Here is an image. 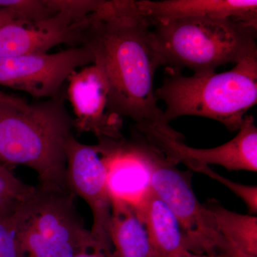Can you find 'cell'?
<instances>
[{
	"label": "cell",
	"instance_id": "cell-2",
	"mask_svg": "<svg viewBox=\"0 0 257 257\" xmlns=\"http://www.w3.org/2000/svg\"><path fill=\"white\" fill-rule=\"evenodd\" d=\"M66 100L62 89L55 97L29 104L25 109L0 102V164L29 167L43 188L70 190L66 145L74 121Z\"/></svg>",
	"mask_w": 257,
	"mask_h": 257
},
{
	"label": "cell",
	"instance_id": "cell-9",
	"mask_svg": "<svg viewBox=\"0 0 257 257\" xmlns=\"http://www.w3.org/2000/svg\"><path fill=\"white\" fill-rule=\"evenodd\" d=\"M92 64V53L84 46L71 47L57 53L2 58L0 85L49 99L60 94L64 82L77 69Z\"/></svg>",
	"mask_w": 257,
	"mask_h": 257
},
{
	"label": "cell",
	"instance_id": "cell-21",
	"mask_svg": "<svg viewBox=\"0 0 257 257\" xmlns=\"http://www.w3.org/2000/svg\"><path fill=\"white\" fill-rule=\"evenodd\" d=\"M0 102L13 104V105L22 108V109H25L29 106L28 103L23 98L10 95L1 90H0Z\"/></svg>",
	"mask_w": 257,
	"mask_h": 257
},
{
	"label": "cell",
	"instance_id": "cell-24",
	"mask_svg": "<svg viewBox=\"0 0 257 257\" xmlns=\"http://www.w3.org/2000/svg\"><path fill=\"white\" fill-rule=\"evenodd\" d=\"M13 22L16 21L11 12L6 8L0 7V29Z\"/></svg>",
	"mask_w": 257,
	"mask_h": 257
},
{
	"label": "cell",
	"instance_id": "cell-6",
	"mask_svg": "<svg viewBox=\"0 0 257 257\" xmlns=\"http://www.w3.org/2000/svg\"><path fill=\"white\" fill-rule=\"evenodd\" d=\"M130 145L148 171L150 187L178 220L188 251L196 254L220 253L224 239L207 208L196 197L191 174L179 170L144 138Z\"/></svg>",
	"mask_w": 257,
	"mask_h": 257
},
{
	"label": "cell",
	"instance_id": "cell-5",
	"mask_svg": "<svg viewBox=\"0 0 257 257\" xmlns=\"http://www.w3.org/2000/svg\"><path fill=\"white\" fill-rule=\"evenodd\" d=\"M70 190L36 187L13 212L23 257H74L97 248Z\"/></svg>",
	"mask_w": 257,
	"mask_h": 257
},
{
	"label": "cell",
	"instance_id": "cell-1",
	"mask_svg": "<svg viewBox=\"0 0 257 257\" xmlns=\"http://www.w3.org/2000/svg\"><path fill=\"white\" fill-rule=\"evenodd\" d=\"M150 21L135 0L100 1L83 32L108 87L111 111L133 120L139 132L174 133L155 96L154 79L164 66Z\"/></svg>",
	"mask_w": 257,
	"mask_h": 257
},
{
	"label": "cell",
	"instance_id": "cell-23",
	"mask_svg": "<svg viewBox=\"0 0 257 257\" xmlns=\"http://www.w3.org/2000/svg\"><path fill=\"white\" fill-rule=\"evenodd\" d=\"M221 253L224 257H253L240 251L237 248L226 241Z\"/></svg>",
	"mask_w": 257,
	"mask_h": 257
},
{
	"label": "cell",
	"instance_id": "cell-25",
	"mask_svg": "<svg viewBox=\"0 0 257 257\" xmlns=\"http://www.w3.org/2000/svg\"><path fill=\"white\" fill-rule=\"evenodd\" d=\"M179 257H224L221 253H216V254H196V253L190 252V251H186L183 254Z\"/></svg>",
	"mask_w": 257,
	"mask_h": 257
},
{
	"label": "cell",
	"instance_id": "cell-20",
	"mask_svg": "<svg viewBox=\"0 0 257 257\" xmlns=\"http://www.w3.org/2000/svg\"><path fill=\"white\" fill-rule=\"evenodd\" d=\"M15 209H0V257H23L13 219Z\"/></svg>",
	"mask_w": 257,
	"mask_h": 257
},
{
	"label": "cell",
	"instance_id": "cell-15",
	"mask_svg": "<svg viewBox=\"0 0 257 257\" xmlns=\"http://www.w3.org/2000/svg\"><path fill=\"white\" fill-rule=\"evenodd\" d=\"M110 239L116 257H155L145 225L132 206L111 203Z\"/></svg>",
	"mask_w": 257,
	"mask_h": 257
},
{
	"label": "cell",
	"instance_id": "cell-22",
	"mask_svg": "<svg viewBox=\"0 0 257 257\" xmlns=\"http://www.w3.org/2000/svg\"><path fill=\"white\" fill-rule=\"evenodd\" d=\"M74 257H116L113 251H105L99 248H91L87 251H82Z\"/></svg>",
	"mask_w": 257,
	"mask_h": 257
},
{
	"label": "cell",
	"instance_id": "cell-14",
	"mask_svg": "<svg viewBox=\"0 0 257 257\" xmlns=\"http://www.w3.org/2000/svg\"><path fill=\"white\" fill-rule=\"evenodd\" d=\"M155 257H179L188 251L178 220L150 187L135 206Z\"/></svg>",
	"mask_w": 257,
	"mask_h": 257
},
{
	"label": "cell",
	"instance_id": "cell-16",
	"mask_svg": "<svg viewBox=\"0 0 257 257\" xmlns=\"http://www.w3.org/2000/svg\"><path fill=\"white\" fill-rule=\"evenodd\" d=\"M219 234L240 251L257 257V218L226 209L215 200L204 204Z\"/></svg>",
	"mask_w": 257,
	"mask_h": 257
},
{
	"label": "cell",
	"instance_id": "cell-8",
	"mask_svg": "<svg viewBox=\"0 0 257 257\" xmlns=\"http://www.w3.org/2000/svg\"><path fill=\"white\" fill-rule=\"evenodd\" d=\"M59 13L35 23L13 22L0 29V59L48 53L66 44L81 46L91 15L74 1L56 0Z\"/></svg>",
	"mask_w": 257,
	"mask_h": 257
},
{
	"label": "cell",
	"instance_id": "cell-3",
	"mask_svg": "<svg viewBox=\"0 0 257 257\" xmlns=\"http://www.w3.org/2000/svg\"><path fill=\"white\" fill-rule=\"evenodd\" d=\"M162 85L155 89L163 101L166 121L183 116L216 120L231 132L239 130L248 109L257 102V53L222 73L184 76L180 71L166 69Z\"/></svg>",
	"mask_w": 257,
	"mask_h": 257
},
{
	"label": "cell",
	"instance_id": "cell-11",
	"mask_svg": "<svg viewBox=\"0 0 257 257\" xmlns=\"http://www.w3.org/2000/svg\"><path fill=\"white\" fill-rule=\"evenodd\" d=\"M67 81L66 95L74 111V128L94 133L99 140H121L122 118L109 107L107 85L97 67L92 64L76 71Z\"/></svg>",
	"mask_w": 257,
	"mask_h": 257
},
{
	"label": "cell",
	"instance_id": "cell-18",
	"mask_svg": "<svg viewBox=\"0 0 257 257\" xmlns=\"http://www.w3.org/2000/svg\"><path fill=\"white\" fill-rule=\"evenodd\" d=\"M35 190L36 187L18 179L8 166L0 164V209H15Z\"/></svg>",
	"mask_w": 257,
	"mask_h": 257
},
{
	"label": "cell",
	"instance_id": "cell-4",
	"mask_svg": "<svg viewBox=\"0 0 257 257\" xmlns=\"http://www.w3.org/2000/svg\"><path fill=\"white\" fill-rule=\"evenodd\" d=\"M157 50L167 68L216 72L257 53V25L231 18H195L154 25Z\"/></svg>",
	"mask_w": 257,
	"mask_h": 257
},
{
	"label": "cell",
	"instance_id": "cell-19",
	"mask_svg": "<svg viewBox=\"0 0 257 257\" xmlns=\"http://www.w3.org/2000/svg\"><path fill=\"white\" fill-rule=\"evenodd\" d=\"M186 166L190 170L204 174L210 177L211 179H215L220 182L242 199L243 202L246 204L248 211L252 215L256 214L257 187L256 186H248L236 183L219 175L214 171L211 170L208 165H202V164H188Z\"/></svg>",
	"mask_w": 257,
	"mask_h": 257
},
{
	"label": "cell",
	"instance_id": "cell-12",
	"mask_svg": "<svg viewBox=\"0 0 257 257\" xmlns=\"http://www.w3.org/2000/svg\"><path fill=\"white\" fill-rule=\"evenodd\" d=\"M135 4L152 26L195 18H231L257 25L256 0H141Z\"/></svg>",
	"mask_w": 257,
	"mask_h": 257
},
{
	"label": "cell",
	"instance_id": "cell-10",
	"mask_svg": "<svg viewBox=\"0 0 257 257\" xmlns=\"http://www.w3.org/2000/svg\"><path fill=\"white\" fill-rule=\"evenodd\" d=\"M234 138L221 146L196 149L182 143L179 135L147 131L140 133L172 163L221 166L228 170L257 172V128L252 116H245Z\"/></svg>",
	"mask_w": 257,
	"mask_h": 257
},
{
	"label": "cell",
	"instance_id": "cell-17",
	"mask_svg": "<svg viewBox=\"0 0 257 257\" xmlns=\"http://www.w3.org/2000/svg\"><path fill=\"white\" fill-rule=\"evenodd\" d=\"M0 7L11 12L16 22L35 23L59 13L55 0H0Z\"/></svg>",
	"mask_w": 257,
	"mask_h": 257
},
{
	"label": "cell",
	"instance_id": "cell-13",
	"mask_svg": "<svg viewBox=\"0 0 257 257\" xmlns=\"http://www.w3.org/2000/svg\"><path fill=\"white\" fill-rule=\"evenodd\" d=\"M107 187L111 203L135 207L150 188L148 171L124 140L111 145L106 160Z\"/></svg>",
	"mask_w": 257,
	"mask_h": 257
},
{
	"label": "cell",
	"instance_id": "cell-7",
	"mask_svg": "<svg viewBox=\"0 0 257 257\" xmlns=\"http://www.w3.org/2000/svg\"><path fill=\"white\" fill-rule=\"evenodd\" d=\"M114 141L101 140L97 145H88L72 135L66 145L67 185L74 195L84 199L90 208L93 219L91 235L96 247L105 251H112L106 160Z\"/></svg>",
	"mask_w": 257,
	"mask_h": 257
}]
</instances>
